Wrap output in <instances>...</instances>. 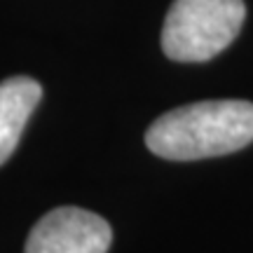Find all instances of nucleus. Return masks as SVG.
I'll list each match as a JSON object with an SVG mask.
<instances>
[{
    "label": "nucleus",
    "mask_w": 253,
    "mask_h": 253,
    "mask_svg": "<svg viewBox=\"0 0 253 253\" xmlns=\"http://www.w3.org/2000/svg\"><path fill=\"white\" fill-rule=\"evenodd\" d=\"M253 141L251 101H199L173 108L145 131L148 150L162 160L192 162L237 153Z\"/></svg>",
    "instance_id": "obj_1"
},
{
    "label": "nucleus",
    "mask_w": 253,
    "mask_h": 253,
    "mask_svg": "<svg viewBox=\"0 0 253 253\" xmlns=\"http://www.w3.org/2000/svg\"><path fill=\"white\" fill-rule=\"evenodd\" d=\"M244 19V0H173L162 28L164 54L185 63L209 61L239 36Z\"/></svg>",
    "instance_id": "obj_2"
},
{
    "label": "nucleus",
    "mask_w": 253,
    "mask_h": 253,
    "mask_svg": "<svg viewBox=\"0 0 253 253\" xmlns=\"http://www.w3.org/2000/svg\"><path fill=\"white\" fill-rule=\"evenodd\" d=\"M108 220L80 207H59L38 220L24 253H108Z\"/></svg>",
    "instance_id": "obj_3"
},
{
    "label": "nucleus",
    "mask_w": 253,
    "mask_h": 253,
    "mask_svg": "<svg viewBox=\"0 0 253 253\" xmlns=\"http://www.w3.org/2000/svg\"><path fill=\"white\" fill-rule=\"evenodd\" d=\"M40 99L42 87L33 78L14 75L0 82V167L12 157Z\"/></svg>",
    "instance_id": "obj_4"
}]
</instances>
